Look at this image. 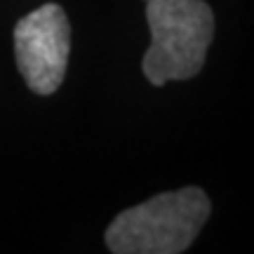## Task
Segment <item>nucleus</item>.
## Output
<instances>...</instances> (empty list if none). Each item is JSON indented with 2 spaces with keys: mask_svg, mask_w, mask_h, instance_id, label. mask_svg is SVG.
<instances>
[{
  "mask_svg": "<svg viewBox=\"0 0 254 254\" xmlns=\"http://www.w3.org/2000/svg\"><path fill=\"white\" fill-rule=\"evenodd\" d=\"M209 212L207 193L198 186L158 193L111 221L106 247L113 254H179L198 238Z\"/></svg>",
  "mask_w": 254,
  "mask_h": 254,
  "instance_id": "1",
  "label": "nucleus"
},
{
  "mask_svg": "<svg viewBox=\"0 0 254 254\" xmlns=\"http://www.w3.org/2000/svg\"><path fill=\"white\" fill-rule=\"evenodd\" d=\"M151 47L141 68L153 87L195 78L214 36V12L205 0H146Z\"/></svg>",
  "mask_w": 254,
  "mask_h": 254,
  "instance_id": "2",
  "label": "nucleus"
},
{
  "mask_svg": "<svg viewBox=\"0 0 254 254\" xmlns=\"http://www.w3.org/2000/svg\"><path fill=\"white\" fill-rule=\"evenodd\" d=\"M17 68L28 90L47 97L59 90L71 57V24L62 5L45 2L14 26Z\"/></svg>",
  "mask_w": 254,
  "mask_h": 254,
  "instance_id": "3",
  "label": "nucleus"
},
{
  "mask_svg": "<svg viewBox=\"0 0 254 254\" xmlns=\"http://www.w3.org/2000/svg\"><path fill=\"white\" fill-rule=\"evenodd\" d=\"M144 2H146V0H144Z\"/></svg>",
  "mask_w": 254,
  "mask_h": 254,
  "instance_id": "4",
  "label": "nucleus"
}]
</instances>
